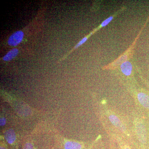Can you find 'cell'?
Segmentation results:
<instances>
[{
  "instance_id": "cell-11",
  "label": "cell",
  "mask_w": 149,
  "mask_h": 149,
  "mask_svg": "<svg viewBox=\"0 0 149 149\" xmlns=\"http://www.w3.org/2000/svg\"><path fill=\"white\" fill-rule=\"evenodd\" d=\"M33 146L30 143H27L25 144L23 149H33Z\"/></svg>"
},
{
  "instance_id": "cell-6",
  "label": "cell",
  "mask_w": 149,
  "mask_h": 149,
  "mask_svg": "<svg viewBox=\"0 0 149 149\" xmlns=\"http://www.w3.org/2000/svg\"><path fill=\"white\" fill-rule=\"evenodd\" d=\"M5 138L9 144H13L16 140V136L15 131L13 129H8L6 131Z\"/></svg>"
},
{
  "instance_id": "cell-7",
  "label": "cell",
  "mask_w": 149,
  "mask_h": 149,
  "mask_svg": "<svg viewBox=\"0 0 149 149\" xmlns=\"http://www.w3.org/2000/svg\"><path fill=\"white\" fill-rule=\"evenodd\" d=\"M19 50L16 48L12 49L9 51L5 55L3 58V60L4 61H8L11 60L15 58L18 54Z\"/></svg>"
},
{
  "instance_id": "cell-13",
  "label": "cell",
  "mask_w": 149,
  "mask_h": 149,
  "mask_svg": "<svg viewBox=\"0 0 149 149\" xmlns=\"http://www.w3.org/2000/svg\"><path fill=\"white\" fill-rule=\"evenodd\" d=\"M6 149L5 148H3V147H1V149Z\"/></svg>"
},
{
  "instance_id": "cell-14",
  "label": "cell",
  "mask_w": 149,
  "mask_h": 149,
  "mask_svg": "<svg viewBox=\"0 0 149 149\" xmlns=\"http://www.w3.org/2000/svg\"><path fill=\"white\" fill-rule=\"evenodd\" d=\"M125 149H129L128 148H125Z\"/></svg>"
},
{
  "instance_id": "cell-8",
  "label": "cell",
  "mask_w": 149,
  "mask_h": 149,
  "mask_svg": "<svg viewBox=\"0 0 149 149\" xmlns=\"http://www.w3.org/2000/svg\"><path fill=\"white\" fill-rule=\"evenodd\" d=\"M65 149H81L82 146L79 143L73 141H68L64 145Z\"/></svg>"
},
{
  "instance_id": "cell-2",
  "label": "cell",
  "mask_w": 149,
  "mask_h": 149,
  "mask_svg": "<svg viewBox=\"0 0 149 149\" xmlns=\"http://www.w3.org/2000/svg\"><path fill=\"white\" fill-rule=\"evenodd\" d=\"M24 33L22 31H17L14 32L9 37L8 43L9 46L15 47L22 42L24 38Z\"/></svg>"
},
{
  "instance_id": "cell-10",
  "label": "cell",
  "mask_w": 149,
  "mask_h": 149,
  "mask_svg": "<svg viewBox=\"0 0 149 149\" xmlns=\"http://www.w3.org/2000/svg\"><path fill=\"white\" fill-rule=\"evenodd\" d=\"M88 37H84L82 40H80V42H78V44H77V45H76V46L74 47V49H76L77 48L79 47L80 46L82 45L83 44L85 43L86 41L88 40Z\"/></svg>"
},
{
  "instance_id": "cell-5",
  "label": "cell",
  "mask_w": 149,
  "mask_h": 149,
  "mask_svg": "<svg viewBox=\"0 0 149 149\" xmlns=\"http://www.w3.org/2000/svg\"><path fill=\"white\" fill-rule=\"evenodd\" d=\"M120 70L121 72L124 75L126 76H129L132 73L133 66L131 63L129 61L123 62L120 65Z\"/></svg>"
},
{
  "instance_id": "cell-4",
  "label": "cell",
  "mask_w": 149,
  "mask_h": 149,
  "mask_svg": "<svg viewBox=\"0 0 149 149\" xmlns=\"http://www.w3.org/2000/svg\"><path fill=\"white\" fill-rule=\"evenodd\" d=\"M140 103L146 109H149V96L146 93H139L137 95Z\"/></svg>"
},
{
  "instance_id": "cell-12",
  "label": "cell",
  "mask_w": 149,
  "mask_h": 149,
  "mask_svg": "<svg viewBox=\"0 0 149 149\" xmlns=\"http://www.w3.org/2000/svg\"><path fill=\"white\" fill-rule=\"evenodd\" d=\"M6 123V119L4 118H1L0 119V125L1 126H3Z\"/></svg>"
},
{
  "instance_id": "cell-1",
  "label": "cell",
  "mask_w": 149,
  "mask_h": 149,
  "mask_svg": "<svg viewBox=\"0 0 149 149\" xmlns=\"http://www.w3.org/2000/svg\"><path fill=\"white\" fill-rule=\"evenodd\" d=\"M135 128L139 141L142 143H146L147 140L146 130L143 123L139 120L136 121Z\"/></svg>"
},
{
  "instance_id": "cell-9",
  "label": "cell",
  "mask_w": 149,
  "mask_h": 149,
  "mask_svg": "<svg viewBox=\"0 0 149 149\" xmlns=\"http://www.w3.org/2000/svg\"><path fill=\"white\" fill-rule=\"evenodd\" d=\"M114 17L115 15H113V16L109 17L107 18L105 20H104V21L102 22V24H100V25L99 26V29H100V28H102V27H105L107 24H109L110 22L114 18Z\"/></svg>"
},
{
  "instance_id": "cell-3",
  "label": "cell",
  "mask_w": 149,
  "mask_h": 149,
  "mask_svg": "<svg viewBox=\"0 0 149 149\" xmlns=\"http://www.w3.org/2000/svg\"><path fill=\"white\" fill-rule=\"evenodd\" d=\"M109 119L112 124L116 127L123 132L125 131L126 128L125 125L116 116L113 114L110 115L109 116Z\"/></svg>"
}]
</instances>
